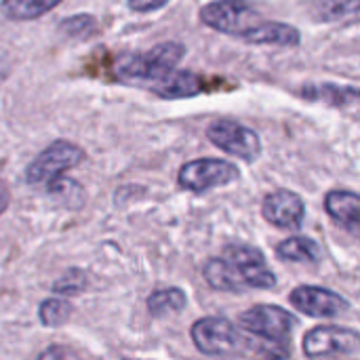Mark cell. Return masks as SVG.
Segmentation results:
<instances>
[{"mask_svg":"<svg viewBox=\"0 0 360 360\" xmlns=\"http://www.w3.org/2000/svg\"><path fill=\"white\" fill-rule=\"evenodd\" d=\"M243 327V350L262 360L291 359V335L297 325L295 316L278 306H253L238 319Z\"/></svg>","mask_w":360,"mask_h":360,"instance_id":"cell-1","label":"cell"},{"mask_svg":"<svg viewBox=\"0 0 360 360\" xmlns=\"http://www.w3.org/2000/svg\"><path fill=\"white\" fill-rule=\"evenodd\" d=\"M200 19L205 25L240 38L247 44H255L262 27L268 19L249 0H215L200 8Z\"/></svg>","mask_w":360,"mask_h":360,"instance_id":"cell-2","label":"cell"},{"mask_svg":"<svg viewBox=\"0 0 360 360\" xmlns=\"http://www.w3.org/2000/svg\"><path fill=\"white\" fill-rule=\"evenodd\" d=\"M186 57V46L181 42H160L148 53L124 55L118 61V72L124 80H141V82H158L173 70H177L179 61Z\"/></svg>","mask_w":360,"mask_h":360,"instance_id":"cell-3","label":"cell"},{"mask_svg":"<svg viewBox=\"0 0 360 360\" xmlns=\"http://www.w3.org/2000/svg\"><path fill=\"white\" fill-rule=\"evenodd\" d=\"M84 160V150L72 141L57 139L49 148H44L27 167L25 181L30 186H49L65 171L78 167Z\"/></svg>","mask_w":360,"mask_h":360,"instance_id":"cell-4","label":"cell"},{"mask_svg":"<svg viewBox=\"0 0 360 360\" xmlns=\"http://www.w3.org/2000/svg\"><path fill=\"white\" fill-rule=\"evenodd\" d=\"M224 259L243 289H274L276 274L266 264V257L259 249L251 245H228Z\"/></svg>","mask_w":360,"mask_h":360,"instance_id":"cell-5","label":"cell"},{"mask_svg":"<svg viewBox=\"0 0 360 360\" xmlns=\"http://www.w3.org/2000/svg\"><path fill=\"white\" fill-rule=\"evenodd\" d=\"M196 348L207 356H228L243 352V333L221 316H205L192 325L190 331Z\"/></svg>","mask_w":360,"mask_h":360,"instance_id":"cell-6","label":"cell"},{"mask_svg":"<svg viewBox=\"0 0 360 360\" xmlns=\"http://www.w3.org/2000/svg\"><path fill=\"white\" fill-rule=\"evenodd\" d=\"M240 177V171L236 165L219 158H198L192 162H186L179 169L177 181L181 188L190 192H207L213 188H221L228 184H234Z\"/></svg>","mask_w":360,"mask_h":360,"instance_id":"cell-7","label":"cell"},{"mask_svg":"<svg viewBox=\"0 0 360 360\" xmlns=\"http://www.w3.org/2000/svg\"><path fill=\"white\" fill-rule=\"evenodd\" d=\"M207 137L213 146H217L226 154L243 158L247 162H253L262 154L259 135L253 129H249L236 120H230V118L211 122L207 129Z\"/></svg>","mask_w":360,"mask_h":360,"instance_id":"cell-8","label":"cell"},{"mask_svg":"<svg viewBox=\"0 0 360 360\" xmlns=\"http://www.w3.org/2000/svg\"><path fill=\"white\" fill-rule=\"evenodd\" d=\"M360 348V335L354 329L321 325L306 333L304 338V354L308 359H325V356H348L356 354Z\"/></svg>","mask_w":360,"mask_h":360,"instance_id":"cell-9","label":"cell"},{"mask_svg":"<svg viewBox=\"0 0 360 360\" xmlns=\"http://www.w3.org/2000/svg\"><path fill=\"white\" fill-rule=\"evenodd\" d=\"M289 300L300 312L314 319H333L350 310V304L342 295L325 287H312V285L297 287L291 291Z\"/></svg>","mask_w":360,"mask_h":360,"instance_id":"cell-10","label":"cell"},{"mask_svg":"<svg viewBox=\"0 0 360 360\" xmlns=\"http://www.w3.org/2000/svg\"><path fill=\"white\" fill-rule=\"evenodd\" d=\"M262 213L266 221L276 228H300L306 217V205L300 194L291 190H276L264 198Z\"/></svg>","mask_w":360,"mask_h":360,"instance_id":"cell-11","label":"cell"},{"mask_svg":"<svg viewBox=\"0 0 360 360\" xmlns=\"http://www.w3.org/2000/svg\"><path fill=\"white\" fill-rule=\"evenodd\" d=\"M150 91L162 99H186L196 97L205 91H209V84L202 76L186 70H173L162 80L150 84Z\"/></svg>","mask_w":360,"mask_h":360,"instance_id":"cell-12","label":"cell"},{"mask_svg":"<svg viewBox=\"0 0 360 360\" xmlns=\"http://www.w3.org/2000/svg\"><path fill=\"white\" fill-rule=\"evenodd\" d=\"M325 209L327 213L344 224L352 234L359 232L360 226V198L356 192L350 190H333L325 196Z\"/></svg>","mask_w":360,"mask_h":360,"instance_id":"cell-13","label":"cell"},{"mask_svg":"<svg viewBox=\"0 0 360 360\" xmlns=\"http://www.w3.org/2000/svg\"><path fill=\"white\" fill-rule=\"evenodd\" d=\"M302 97L308 101H323L329 105H350L359 99V89L356 86H342L333 82H323V84H306L302 89Z\"/></svg>","mask_w":360,"mask_h":360,"instance_id":"cell-14","label":"cell"},{"mask_svg":"<svg viewBox=\"0 0 360 360\" xmlns=\"http://www.w3.org/2000/svg\"><path fill=\"white\" fill-rule=\"evenodd\" d=\"M276 255L285 262H297V264H316L321 262V247L306 236H293L283 240L276 247Z\"/></svg>","mask_w":360,"mask_h":360,"instance_id":"cell-15","label":"cell"},{"mask_svg":"<svg viewBox=\"0 0 360 360\" xmlns=\"http://www.w3.org/2000/svg\"><path fill=\"white\" fill-rule=\"evenodd\" d=\"M61 0H2L0 11L4 17L13 21H30L38 19L51 8H55Z\"/></svg>","mask_w":360,"mask_h":360,"instance_id":"cell-16","label":"cell"},{"mask_svg":"<svg viewBox=\"0 0 360 360\" xmlns=\"http://www.w3.org/2000/svg\"><path fill=\"white\" fill-rule=\"evenodd\" d=\"M188 304V297L181 289L171 287V289H158L148 297V310L152 316L162 319L173 312H181Z\"/></svg>","mask_w":360,"mask_h":360,"instance_id":"cell-17","label":"cell"},{"mask_svg":"<svg viewBox=\"0 0 360 360\" xmlns=\"http://www.w3.org/2000/svg\"><path fill=\"white\" fill-rule=\"evenodd\" d=\"M205 278L217 291H226V293H240L243 291V287L238 285V281L230 272V268H228V264H226L224 257H213V259L207 262V266H205Z\"/></svg>","mask_w":360,"mask_h":360,"instance_id":"cell-18","label":"cell"},{"mask_svg":"<svg viewBox=\"0 0 360 360\" xmlns=\"http://www.w3.org/2000/svg\"><path fill=\"white\" fill-rule=\"evenodd\" d=\"M59 30L70 36V38H76V40H86L91 38L93 34H97L99 30V23L93 15L89 13H80V15H72L68 19H63L59 23Z\"/></svg>","mask_w":360,"mask_h":360,"instance_id":"cell-19","label":"cell"},{"mask_svg":"<svg viewBox=\"0 0 360 360\" xmlns=\"http://www.w3.org/2000/svg\"><path fill=\"white\" fill-rule=\"evenodd\" d=\"M70 316H72V306L59 297H49L38 308V319L44 327H59L68 323Z\"/></svg>","mask_w":360,"mask_h":360,"instance_id":"cell-20","label":"cell"},{"mask_svg":"<svg viewBox=\"0 0 360 360\" xmlns=\"http://www.w3.org/2000/svg\"><path fill=\"white\" fill-rule=\"evenodd\" d=\"M359 13V0H319L316 15L323 21H340Z\"/></svg>","mask_w":360,"mask_h":360,"instance_id":"cell-21","label":"cell"},{"mask_svg":"<svg viewBox=\"0 0 360 360\" xmlns=\"http://www.w3.org/2000/svg\"><path fill=\"white\" fill-rule=\"evenodd\" d=\"M46 192L51 196H57L61 200H68L70 205H78L82 200V188H80V184L78 181H72V179H68L63 175L57 177L55 181H51L46 186Z\"/></svg>","mask_w":360,"mask_h":360,"instance_id":"cell-22","label":"cell"},{"mask_svg":"<svg viewBox=\"0 0 360 360\" xmlns=\"http://www.w3.org/2000/svg\"><path fill=\"white\" fill-rule=\"evenodd\" d=\"M86 287V276L82 270H68L63 276H59L53 283V293H61V295H78L82 293Z\"/></svg>","mask_w":360,"mask_h":360,"instance_id":"cell-23","label":"cell"},{"mask_svg":"<svg viewBox=\"0 0 360 360\" xmlns=\"http://www.w3.org/2000/svg\"><path fill=\"white\" fill-rule=\"evenodd\" d=\"M38 360H80L72 348L61 346V344H53L46 350H42V354L38 356Z\"/></svg>","mask_w":360,"mask_h":360,"instance_id":"cell-24","label":"cell"},{"mask_svg":"<svg viewBox=\"0 0 360 360\" xmlns=\"http://www.w3.org/2000/svg\"><path fill=\"white\" fill-rule=\"evenodd\" d=\"M169 0H129V6L137 13H150V11H158L167 4Z\"/></svg>","mask_w":360,"mask_h":360,"instance_id":"cell-25","label":"cell"},{"mask_svg":"<svg viewBox=\"0 0 360 360\" xmlns=\"http://www.w3.org/2000/svg\"><path fill=\"white\" fill-rule=\"evenodd\" d=\"M6 205H8V194L0 188V215L4 213V209H6Z\"/></svg>","mask_w":360,"mask_h":360,"instance_id":"cell-26","label":"cell"}]
</instances>
